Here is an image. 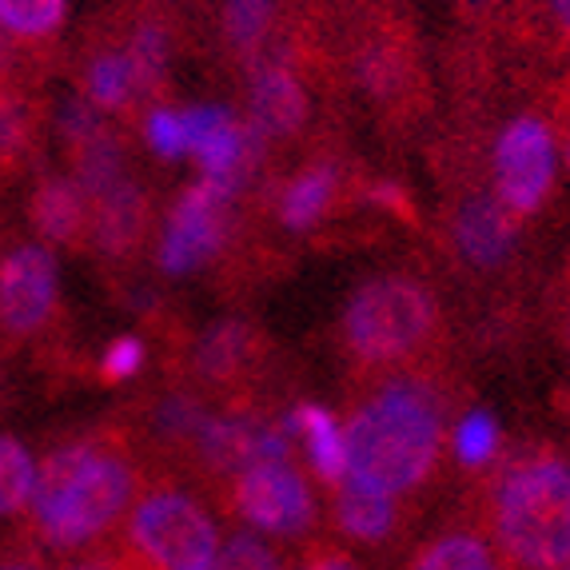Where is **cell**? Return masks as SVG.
Instances as JSON below:
<instances>
[{"label": "cell", "mask_w": 570, "mask_h": 570, "mask_svg": "<svg viewBox=\"0 0 570 570\" xmlns=\"http://www.w3.org/2000/svg\"><path fill=\"white\" fill-rule=\"evenodd\" d=\"M65 324L60 304V267L52 247L40 239L9 244L0 252V347L24 352L48 347Z\"/></svg>", "instance_id": "7"}, {"label": "cell", "mask_w": 570, "mask_h": 570, "mask_svg": "<svg viewBox=\"0 0 570 570\" xmlns=\"http://www.w3.org/2000/svg\"><path fill=\"white\" fill-rule=\"evenodd\" d=\"M68 160H72V180L96 196L105 191L108 184H116L124 176V136L108 124H100L88 140H80L77 148H68Z\"/></svg>", "instance_id": "21"}, {"label": "cell", "mask_w": 570, "mask_h": 570, "mask_svg": "<svg viewBox=\"0 0 570 570\" xmlns=\"http://www.w3.org/2000/svg\"><path fill=\"white\" fill-rule=\"evenodd\" d=\"M156 228V196L148 184L124 171L105 191L88 196V244L85 256H96L105 267H128L140 259L144 244Z\"/></svg>", "instance_id": "12"}, {"label": "cell", "mask_w": 570, "mask_h": 570, "mask_svg": "<svg viewBox=\"0 0 570 570\" xmlns=\"http://www.w3.org/2000/svg\"><path fill=\"white\" fill-rule=\"evenodd\" d=\"M212 507V494L196 479L148 463L112 539L132 570H212L224 547Z\"/></svg>", "instance_id": "5"}, {"label": "cell", "mask_w": 570, "mask_h": 570, "mask_svg": "<svg viewBox=\"0 0 570 570\" xmlns=\"http://www.w3.org/2000/svg\"><path fill=\"white\" fill-rule=\"evenodd\" d=\"M212 570H287V562L256 531H232L219 547V559Z\"/></svg>", "instance_id": "26"}, {"label": "cell", "mask_w": 570, "mask_h": 570, "mask_svg": "<svg viewBox=\"0 0 570 570\" xmlns=\"http://www.w3.org/2000/svg\"><path fill=\"white\" fill-rule=\"evenodd\" d=\"M52 570H132V562L124 559V551L116 547V539L96 542V547H85L77 554H60L52 562Z\"/></svg>", "instance_id": "31"}, {"label": "cell", "mask_w": 570, "mask_h": 570, "mask_svg": "<svg viewBox=\"0 0 570 570\" xmlns=\"http://www.w3.org/2000/svg\"><path fill=\"white\" fill-rule=\"evenodd\" d=\"M463 514L507 570H570V459L551 443L499 451L471 483Z\"/></svg>", "instance_id": "3"}, {"label": "cell", "mask_w": 570, "mask_h": 570, "mask_svg": "<svg viewBox=\"0 0 570 570\" xmlns=\"http://www.w3.org/2000/svg\"><path fill=\"white\" fill-rule=\"evenodd\" d=\"M463 400L466 380L451 352L352 380L343 407L347 475L415 507L443 475L448 431Z\"/></svg>", "instance_id": "1"}, {"label": "cell", "mask_w": 570, "mask_h": 570, "mask_svg": "<svg viewBox=\"0 0 570 570\" xmlns=\"http://www.w3.org/2000/svg\"><path fill=\"white\" fill-rule=\"evenodd\" d=\"M40 132H45V116H40L37 85H20V80L0 85V188L37 168Z\"/></svg>", "instance_id": "16"}, {"label": "cell", "mask_w": 570, "mask_h": 570, "mask_svg": "<svg viewBox=\"0 0 570 570\" xmlns=\"http://www.w3.org/2000/svg\"><path fill=\"white\" fill-rule=\"evenodd\" d=\"M407 570H494V547L466 514H459L411 554Z\"/></svg>", "instance_id": "20"}, {"label": "cell", "mask_w": 570, "mask_h": 570, "mask_svg": "<svg viewBox=\"0 0 570 570\" xmlns=\"http://www.w3.org/2000/svg\"><path fill=\"white\" fill-rule=\"evenodd\" d=\"M287 570H363V567L355 562L352 551H343L340 542L307 539V542H299V551H295Z\"/></svg>", "instance_id": "30"}, {"label": "cell", "mask_w": 570, "mask_h": 570, "mask_svg": "<svg viewBox=\"0 0 570 570\" xmlns=\"http://www.w3.org/2000/svg\"><path fill=\"white\" fill-rule=\"evenodd\" d=\"M494 570H507V567H499V562H494Z\"/></svg>", "instance_id": "36"}, {"label": "cell", "mask_w": 570, "mask_h": 570, "mask_svg": "<svg viewBox=\"0 0 570 570\" xmlns=\"http://www.w3.org/2000/svg\"><path fill=\"white\" fill-rule=\"evenodd\" d=\"M144 363H148V343H144L140 335H116L105 352H100L96 375L105 383H128L140 375Z\"/></svg>", "instance_id": "28"}, {"label": "cell", "mask_w": 570, "mask_h": 570, "mask_svg": "<svg viewBox=\"0 0 570 570\" xmlns=\"http://www.w3.org/2000/svg\"><path fill=\"white\" fill-rule=\"evenodd\" d=\"M80 88H85L80 96L100 112H112L120 120H132L140 112V92L124 45H96L80 65Z\"/></svg>", "instance_id": "19"}, {"label": "cell", "mask_w": 570, "mask_h": 570, "mask_svg": "<svg viewBox=\"0 0 570 570\" xmlns=\"http://www.w3.org/2000/svg\"><path fill=\"white\" fill-rule=\"evenodd\" d=\"M247 108H252V128L264 140H295L312 120V96H307L304 77L279 60L252 65Z\"/></svg>", "instance_id": "14"}, {"label": "cell", "mask_w": 570, "mask_h": 570, "mask_svg": "<svg viewBox=\"0 0 570 570\" xmlns=\"http://www.w3.org/2000/svg\"><path fill=\"white\" fill-rule=\"evenodd\" d=\"M547 9H551V20L559 24V32L570 40V0H547Z\"/></svg>", "instance_id": "35"}, {"label": "cell", "mask_w": 570, "mask_h": 570, "mask_svg": "<svg viewBox=\"0 0 570 570\" xmlns=\"http://www.w3.org/2000/svg\"><path fill=\"white\" fill-rule=\"evenodd\" d=\"M37 463L17 435H0V519H20L29 511Z\"/></svg>", "instance_id": "23"}, {"label": "cell", "mask_w": 570, "mask_h": 570, "mask_svg": "<svg viewBox=\"0 0 570 570\" xmlns=\"http://www.w3.org/2000/svg\"><path fill=\"white\" fill-rule=\"evenodd\" d=\"M451 320L435 284L411 267H395L355 287L340 315V355L352 380L448 355Z\"/></svg>", "instance_id": "4"}, {"label": "cell", "mask_w": 570, "mask_h": 570, "mask_svg": "<svg viewBox=\"0 0 570 570\" xmlns=\"http://www.w3.org/2000/svg\"><path fill=\"white\" fill-rule=\"evenodd\" d=\"M519 219L503 208L491 184L466 180L443 208V252L459 276L503 279L519 259Z\"/></svg>", "instance_id": "9"}, {"label": "cell", "mask_w": 570, "mask_h": 570, "mask_svg": "<svg viewBox=\"0 0 570 570\" xmlns=\"http://www.w3.org/2000/svg\"><path fill=\"white\" fill-rule=\"evenodd\" d=\"M68 0H0V29L20 45H48L65 29Z\"/></svg>", "instance_id": "22"}, {"label": "cell", "mask_w": 570, "mask_h": 570, "mask_svg": "<svg viewBox=\"0 0 570 570\" xmlns=\"http://www.w3.org/2000/svg\"><path fill=\"white\" fill-rule=\"evenodd\" d=\"M144 140H148V148H153L160 160L176 164L188 156V120H184V112H176V108H148V116H144Z\"/></svg>", "instance_id": "27"}, {"label": "cell", "mask_w": 570, "mask_h": 570, "mask_svg": "<svg viewBox=\"0 0 570 570\" xmlns=\"http://www.w3.org/2000/svg\"><path fill=\"white\" fill-rule=\"evenodd\" d=\"M272 20H276V0H224L219 24H224L228 48H236L239 57H252L272 32Z\"/></svg>", "instance_id": "25"}, {"label": "cell", "mask_w": 570, "mask_h": 570, "mask_svg": "<svg viewBox=\"0 0 570 570\" xmlns=\"http://www.w3.org/2000/svg\"><path fill=\"white\" fill-rule=\"evenodd\" d=\"M212 503L272 539L307 542L320 531V503L295 459H259L212 487Z\"/></svg>", "instance_id": "6"}, {"label": "cell", "mask_w": 570, "mask_h": 570, "mask_svg": "<svg viewBox=\"0 0 570 570\" xmlns=\"http://www.w3.org/2000/svg\"><path fill=\"white\" fill-rule=\"evenodd\" d=\"M363 200H371L375 208L391 212L395 219H403V224H411L415 228V204H411V196L400 188V184H387V180H375L363 188Z\"/></svg>", "instance_id": "33"}, {"label": "cell", "mask_w": 570, "mask_h": 570, "mask_svg": "<svg viewBox=\"0 0 570 570\" xmlns=\"http://www.w3.org/2000/svg\"><path fill=\"white\" fill-rule=\"evenodd\" d=\"M554 324H559V335H562V347H567L570 355V267L559 276V284H554Z\"/></svg>", "instance_id": "34"}, {"label": "cell", "mask_w": 570, "mask_h": 570, "mask_svg": "<svg viewBox=\"0 0 570 570\" xmlns=\"http://www.w3.org/2000/svg\"><path fill=\"white\" fill-rule=\"evenodd\" d=\"M272 367V343L247 320H219L204 327L184 352H171V375L200 387L212 403L259 395Z\"/></svg>", "instance_id": "10"}, {"label": "cell", "mask_w": 570, "mask_h": 570, "mask_svg": "<svg viewBox=\"0 0 570 570\" xmlns=\"http://www.w3.org/2000/svg\"><path fill=\"white\" fill-rule=\"evenodd\" d=\"M343 171L335 160H307L304 168L295 171L292 180L284 184L276 200V212H279V224L287 232H312L320 228L343 200Z\"/></svg>", "instance_id": "17"}, {"label": "cell", "mask_w": 570, "mask_h": 570, "mask_svg": "<svg viewBox=\"0 0 570 570\" xmlns=\"http://www.w3.org/2000/svg\"><path fill=\"white\" fill-rule=\"evenodd\" d=\"M144 471L148 459L116 419L65 439L37 463V483L29 511L20 514V531L52 559L112 539L140 491Z\"/></svg>", "instance_id": "2"}, {"label": "cell", "mask_w": 570, "mask_h": 570, "mask_svg": "<svg viewBox=\"0 0 570 570\" xmlns=\"http://www.w3.org/2000/svg\"><path fill=\"white\" fill-rule=\"evenodd\" d=\"M239 236V196L228 184L200 176L171 200L164 232L156 239V264L168 276H188L228 259Z\"/></svg>", "instance_id": "8"}, {"label": "cell", "mask_w": 570, "mask_h": 570, "mask_svg": "<svg viewBox=\"0 0 570 570\" xmlns=\"http://www.w3.org/2000/svg\"><path fill=\"white\" fill-rule=\"evenodd\" d=\"M554 128L542 116H514L494 140L491 188L519 224L534 219L554 188Z\"/></svg>", "instance_id": "11"}, {"label": "cell", "mask_w": 570, "mask_h": 570, "mask_svg": "<svg viewBox=\"0 0 570 570\" xmlns=\"http://www.w3.org/2000/svg\"><path fill=\"white\" fill-rule=\"evenodd\" d=\"M0 570H52V562L29 534L17 531L9 542H0Z\"/></svg>", "instance_id": "32"}, {"label": "cell", "mask_w": 570, "mask_h": 570, "mask_svg": "<svg viewBox=\"0 0 570 570\" xmlns=\"http://www.w3.org/2000/svg\"><path fill=\"white\" fill-rule=\"evenodd\" d=\"M451 443H455L451 448L455 451V463L463 466L466 475H479L503 451V431H499L494 415H487V411H466L455 423V431H451Z\"/></svg>", "instance_id": "24"}, {"label": "cell", "mask_w": 570, "mask_h": 570, "mask_svg": "<svg viewBox=\"0 0 570 570\" xmlns=\"http://www.w3.org/2000/svg\"><path fill=\"white\" fill-rule=\"evenodd\" d=\"M332 491V503H327V527L332 534H340L343 542H355V547H395V542L407 539L411 519H415V507L403 503V499H391V494L375 491V487L360 483V479H343V483L327 487Z\"/></svg>", "instance_id": "13"}, {"label": "cell", "mask_w": 570, "mask_h": 570, "mask_svg": "<svg viewBox=\"0 0 570 570\" xmlns=\"http://www.w3.org/2000/svg\"><path fill=\"white\" fill-rule=\"evenodd\" d=\"M29 224L52 252H85L88 191L68 171H45L29 191Z\"/></svg>", "instance_id": "15"}, {"label": "cell", "mask_w": 570, "mask_h": 570, "mask_svg": "<svg viewBox=\"0 0 570 570\" xmlns=\"http://www.w3.org/2000/svg\"><path fill=\"white\" fill-rule=\"evenodd\" d=\"M100 108H92L85 100V96H68L65 105H60V116H57V132L60 140H65V153L68 148H77L80 140H88V136L100 128Z\"/></svg>", "instance_id": "29"}, {"label": "cell", "mask_w": 570, "mask_h": 570, "mask_svg": "<svg viewBox=\"0 0 570 570\" xmlns=\"http://www.w3.org/2000/svg\"><path fill=\"white\" fill-rule=\"evenodd\" d=\"M292 439H299L312 463V475L324 487H335L347 479L352 463H347V439H343V423L320 403H295L284 415Z\"/></svg>", "instance_id": "18"}]
</instances>
